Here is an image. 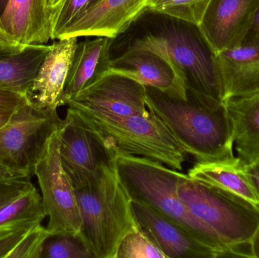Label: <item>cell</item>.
Here are the masks:
<instances>
[{
  "mask_svg": "<svg viewBox=\"0 0 259 258\" xmlns=\"http://www.w3.org/2000/svg\"><path fill=\"white\" fill-rule=\"evenodd\" d=\"M42 196L34 186L0 207V228L41 224L47 218Z\"/></svg>",
  "mask_w": 259,
  "mask_h": 258,
  "instance_id": "22",
  "label": "cell"
},
{
  "mask_svg": "<svg viewBox=\"0 0 259 258\" xmlns=\"http://www.w3.org/2000/svg\"><path fill=\"white\" fill-rule=\"evenodd\" d=\"M65 0H49V7L53 16V22H54L55 18L57 15L60 8L62 7Z\"/></svg>",
  "mask_w": 259,
  "mask_h": 258,
  "instance_id": "33",
  "label": "cell"
},
{
  "mask_svg": "<svg viewBox=\"0 0 259 258\" xmlns=\"http://www.w3.org/2000/svg\"><path fill=\"white\" fill-rule=\"evenodd\" d=\"M161 17L154 30L134 39L130 46L147 48L161 55L175 67L187 87L225 101L216 54L198 26Z\"/></svg>",
  "mask_w": 259,
  "mask_h": 258,
  "instance_id": "5",
  "label": "cell"
},
{
  "mask_svg": "<svg viewBox=\"0 0 259 258\" xmlns=\"http://www.w3.org/2000/svg\"><path fill=\"white\" fill-rule=\"evenodd\" d=\"M40 258H95L78 236L50 234L42 245Z\"/></svg>",
  "mask_w": 259,
  "mask_h": 258,
  "instance_id": "24",
  "label": "cell"
},
{
  "mask_svg": "<svg viewBox=\"0 0 259 258\" xmlns=\"http://www.w3.org/2000/svg\"><path fill=\"white\" fill-rule=\"evenodd\" d=\"M23 177V176L18 175L9 170L0 167V180H6V179L15 178V177Z\"/></svg>",
  "mask_w": 259,
  "mask_h": 258,
  "instance_id": "34",
  "label": "cell"
},
{
  "mask_svg": "<svg viewBox=\"0 0 259 258\" xmlns=\"http://www.w3.org/2000/svg\"><path fill=\"white\" fill-rule=\"evenodd\" d=\"M177 189L190 213L218 236L232 257H253L252 243L259 227L258 207L184 173Z\"/></svg>",
  "mask_w": 259,
  "mask_h": 258,
  "instance_id": "4",
  "label": "cell"
},
{
  "mask_svg": "<svg viewBox=\"0 0 259 258\" xmlns=\"http://www.w3.org/2000/svg\"><path fill=\"white\" fill-rule=\"evenodd\" d=\"M37 224H25L0 228V258H8L24 235Z\"/></svg>",
  "mask_w": 259,
  "mask_h": 258,
  "instance_id": "28",
  "label": "cell"
},
{
  "mask_svg": "<svg viewBox=\"0 0 259 258\" xmlns=\"http://www.w3.org/2000/svg\"><path fill=\"white\" fill-rule=\"evenodd\" d=\"M75 193L82 222L79 237L94 257L115 258L122 239L139 227L117 162L95 183L75 189Z\"/></svg>",
  "mask_w": 259,
  "mask_h": 258,
  "instance_id": "3",
  "label": "cell"
},
{
  "mask_svg": "<svg viewBox=\"0 0 259 258\" xmlns=\"http://www.w3.org/2000/svg\"><path fill=\"white\" fill-rule=\"evenodd\" d=\"M65 106L102 118L149 114L146 102V86L112 72H108L94 84L68 98Z\"/></svg>",
  "mask_w": 259,
  "mask_h": 258,
  "instance_id": "10",
  "label": "cell"
},
{
  "mask_svg": "<svg viewBox=\"0 0 259 258\" xmlns=\"http://www.w3.org/2000/svg\"><path fill=\"white\" fill-rule=\"evenodd\" d=\"M27 101L26 94L0 89V128L9 121L18 108Z\"/></svg>",
  "mask_w": 259,
  "mask_h": 258,
  "instance_id": "29",
  "label": "cell"
},
{
  "mask_svg": "<svg viewBox=\"0 0 259 258\" xmlns=\"http://www.w3.org/2000/svg\"><path fill=\"white\" fill-rule=\"evenodd\" d=\"M9 1V0H0V17L3 15Z\"/></svg>",
  "mask_w": 259,
  "mask_h": 258,
  "instance_id": "36",
  "label": "cell"
},
{
  "mask_svg": "<svg viewBox=\"0 0 259 258\" xmlns=\"http://www.w3.org/2000/svg\"><path fill=\"white\" fill-rule=\"evenodd\" d=\"M225 101L259 92V46L240 45L216 54Z\"/></svg>",
  "mask_w": 259,
  "mask_h": 258,
  "instance_id": "17",
  "label": "cell"
},
{
  "mask_svg": "<svg viewBox=\"0 0 259 258\" xmlns=\"http://www.w3.org/2000/svg\"><path fill=\"white\" fill-rule=\"evenodd\" d=\"M91 2V0H65L55 18L52 39H57L59 33L88 9Z\"/></svg>",
  "mask_w": 259,
  "mask_h": 258,
  "instance_id": "27",
  "label": "cell"
},
{
  "mask_svg": "<svg viewBox=\"0 0 259 258\" xmlns=\"http://www.w3.org/2000/svg\"><path fill=\"white\" fill-rule=\"evenodd\" d=\"M190 178L232 192L259 208V197L244 165L238 158L211 162H196L189 170Z\"/></svg>",
  "mask_w": 259,
  "mask_h": 258,
  "instance_id": "20",
  "label": "cell"
},
{
  "mask_svg": "<svg viewBox=\"0 0 259 258\" xmlns=\"http://www.w3.org/2000/svg\"><path fill=\"white\" fill-rule=\"evenodd\" d=\"M241 45L259 46V5L254 15L253 20Z\"/></svg>",
  "mask_w": 259,
  "mask_h": 258,
  "instance_id": "30",
  "label": "cell"
},
{
  "mask_svg": "<svg viewBox=\"0 0 259 258\" xmlns=\"http://www.w3.org/2000/svg\"><path fill=\"white\" fill-rule=\"evenodd\" d=\"M77 37L59 39L52 44L27 93L28 101L41 109L65 106L64 93L77 49Z\"/></svg>",
  "mask_w": 259,
  "mask_h": 258,
  "instance_id": "15",
  "label": "cell"
},
{
  "mask_svg": "<svg viewBox=\"0 0 259 258\" xmlns=\"http://www.w3.org/2000/svg\"><path fill=\"white\" fill-rule=\"evenodd\" d=\"M0 27L20 45L47 44L53 27L49 0H9L0 17Z\"/></svg>",
  "mask_w": 259,
  "mask_h": 258,
  "instance_id": "16",
  "label": "cell"
},
{
  "mask_svg": "<svg viewBox=\"0 0 259 258\" xmlns=\"http://www.w3.org/2000/svg\"><path fill=\"white\" fill-rule=\"evenodd\" d=\"M225 102L232 122L236 157L246 166L259 159V92Z\"/></svg>",
  "mask_w": 259,
  "mask_h": 258,
  "instance_id": "19",
  "label": "cell"
},
{
  "mask_svg": "<svg viewBox=\"0 0 259 258\" xmlns=\"http://www.w3.org/2000/svg\"><path fill=\"white\" fill-rule=\"evenodd\" d=\"M25 46L20 45L9 37L0 27V51H20Z\"/></svg>",
  "mask_w": 259,
  "mask_h": 258,
  "instance_id": "31",
  "label": "cell"
},
{
  "mask_svg": "<svg viewBox=\"0 0 259 258\" xmlns=\"http://www.w3.org/2000/svg\"><path fill=\"white\" fill-rule=\"evenodd\" d=\"M108 72L125 76L172 96H187V86L175 67L164 56L147 48L129 46L119 57L112 59Z\"/></svg>",
  "mask_w": 259,
  "mask_h": 258,
  "instance_id": "13",
  "label": "cell"
},
{
  "mask_svg": "<svg viewBox=\"0 0 259 258\" xmlns=\"http://www.w3.org/2000/svg\"><path fill=\"white\" fill-rule=\"evenodd\" d=\"M115 258H166L164 253L140 228L129 233L121 241Z\"/></svg>",
  "mask_w": 259,
  "mask_h": 258,
  "instance_id": "25",
  "label": "cell"
},
{
  "mask_svg": "<svg viewBox=\"0 0 259 258\" xmlns=\"http://www.w3.org/2000/svg\"><path fill=\"white\" fill-rule=\"evenodd\" d=\"M99 0H91V4H90V6H92V5H94V3H97V2H98Z\"/></svg>",
  "mask_w": 259,
  "mask_h": 258,
  "instance_id": "37",
  "label": "cell"
},
{
  "mask_svg": "<svg viewBox=\"0 0 259 258\" xmlns=\"http://www.w3.org/2000/svg\"><path fill=\"white\" fill-rule=\"evenodd\" d=\"M258 5L259 0H211L198 27L215 54L241 45Z\"/></svg>",
  "mask_w": 259,
  "mask_h": 258,
  "instance_id": "11",
  "label": "cell"
},
{
  "mask_svg": "<svg viewBox=\"0 0 259 258\" xmlns=\"http://www.w3.org/2000/svg\"><path fill=\"white\" fill-rule=\"evenodd\" d=\"M62 165L74 189L92 184L116 162V151L67 109L60 139Z\"/></svg>",
  "mask_w": 259,
  "mask_h": 258,
  "instance_id": "9",
  "label": "cell"
},
{
  "mask_svg": "<svg viewBox=\"0 0 259 258\" xmlns=\"http://www.w3.org/2000/svg\"><path fill=\"white\" fill-rule=\"evenodd\" d=\"M148 1L99 0L70 23L56 39L83 36L115 39L147 11Z\"/></svg>",
  "mask_w": 259,
  "mask_h": 258,
  "instance_id": "12",
  "label": "cell"
},
{
  "mask_svg": "<svg viewBox=\"0 0 259 258\" xmlns=\"http://www.w3.org/2000/svg\"><path fill=\"white\" fill-rule=\"evenodd\" d=\"M245 168L259 197V159L246 165Z\"/></svg>",
  "mask_w": 259,
  "mask_h": 258,
  "instance_id": "32",
  "label": "cell"
},
{
  "mask_svg": "<svg viewBox=\"0 0 259 258\" xmlns=\"http://www.w3.org/2000/svg\"><path fill=\"white\" fill-rule=\"evenodd\" d=\"M51 45H26L20 51H0V89L27 95Z\"/></svg>",
  "mask_w": 259,
  "mask_h": 258,
  "instance_id": "21",
  "label": "cell"
},
{
  "mask_svg": "<svg viewBox=\"0 0 259 258\" xmlns=\"http://www.w3.org/2000/svg\"><path fill=\"white\" fill-rule=\"evenodd\" d=\"M64 124L57 109L27 101L0 128V167L31 178L50 136Z\"/></svg>",
  "mask_w": 259,
  "mask_h": 258,
  "instance_id": "7",
  "label": "cell"
},
{
  "mask_svg": "<svg viewBox=\"0 0 259 258\" xmlns=\"http://www.w3.org/2000/svg\"><path fill=\"white\" fill-rule=\"evenodd\" d=\"M211 0H149L147 11L199 26Z\"/></svg>",
  "mask_w": 259,
  "mask_h": 258,
  "instance_id": "23",
  "label": "cell"
},
{
  "mask_svg": "<svg viewBox=\"0 0 259 258\" xmlns=\"http://www.w3.org/2000/svg\"><path fill=\"white\" fill-rule=\"evenodd\" d=\"M139 227L166 258H217L220 254L156 211L132 201Z\"/></svg>",
  "mask_w": 259,
  "mask_h": 258,
  "instance_id": "14",
  "label": "cell"
},
{
  "mask_svg": "<svg viewBox=\"0 0 259 258\" xmlns=\"http://www.w3.org/2000/svg\"><path fill=\"white\" fill-rule=\"evenodd\" d=\"M62 127L50 136L45 151L35 170L50 234L80 235L81 217L75 189L60 157Z\"/></svg>",
  "mask_w": 259,
  "mask_h": 258,
  "instance_id": "8",
  "label": "cell"
},
{
  "mask_svg": "<svg viewBox=\"0 0 259 258\" xmlns=\"http://www.w3.org/2000/svg\"><path fill=\"white\" fill-rule=\"evenodd\" d=\"M252 251L253 257L259 258V227L252 243Z\"/></svg>",
  "mask_w": 259,
  "mask_h": 258,
  "instance_id": "35",
  "label": "cell"
},
{
  "mask_svg": "<svg viewBox=\"0 0 259 258\" xmlns=\"http://www.w3.org/2000/svg\"><path fill=\"white\" fill-rule=\"evenodd\" d=\"M113 39L97 36L78 42L65 85L64 103L107 74L112 59L111 48Z\"/></svg>",
  "mask_w": 259,
  "mask_h": 258,
  "instance_id": "18",
  "label": "cell"
},
{
  "mask_svg": "<svg viewBox=\"0 0 259 258\" xmlns=\"http://www.w3.org/2000/svg\"><path fill=\"white\" fill-rule=\"evenodd\" d=\"M146 102L196 162L236 157L232 122L225 101L188 87L186 98H180L146 86Z\"/></svg>",
  "mask_w": 259,
  "mask_h": 258,
  "instance_id": "1",
  "label": "cell"
},
{
  "mask_svg": "<svg viewBox=\"0 0 259 258\" xmlns=\"http://www.w3.org/2000/svg\"><path fill=\"white\" fill-rule=\"evenodd\" d=\"M118 175L132 201L158 212L181 226L221 257H232L218 236L195 218L178 193L182 172L146 158L131 154L117 156Z\"/></svg>",
  "mask_w": 259,
  "mask_h": 258,
  "instance_id": "2",
  "label": "cell"
},
{
  "mask_svg": "<svg viewBox=\"0 0 259 258\" xmlns=\"http://www.w3.org/2000/svg\"><path fill=\"white\" fill-rule=\"evenodd\" d=\"M67 109L117 154L146 158L183 171L187 154L164 123L150 111L147 115L102 118L71 108Z\"/></svg>",
  "mask_w": 259,
  "mask_h": 258,
  "instance_id": "6",
  "label": "cell"
},
{
  "mask_svg": "<svg viewBox=\"0 0 259 258\" xmlns=\"http://www.w3.org/2000/svg\"><path fill=\"white\" fill-rule=\"evenodd\" d=\"M49 235L47 227L41 224L35 225L24 235L8 258H40L42 245Z\"/></svg>",
  "mask_w": 259,
  "mask_h": 258,
  "instance_id": "26",
  "label": "cell"
}]
</instances>
